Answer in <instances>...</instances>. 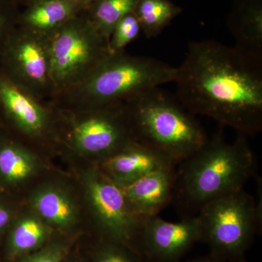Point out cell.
Returning <instances> with one entry per match:
<instances>
[{"label": "cell", "instance_id": "5bb4252c", "mask_svg": "<svg viewBox=\"0 0 262 262\" xmlns=\"http://www.w3.org/2000/svg\"><path fill=\"white\" fill-rule=\"evenodd\" d=\"M227 24L234 47L262 61V0H234Z\"/></svg>", "mask_w": 262, "mask_h": 262}, {"label": "cell", "instance_id": "4fadbf2b", "mask_svg": "<svg viewBox=\"0 0 262 262\" xmlns=\"http://www.w3.org/2000/svg\"><path fill=\"white\" fill-rule=\"evenodd\" d=\"M175 179V167H168L120 187L133 213L144 220L158 215L173 201Z\"/></svg>", "mask_w": 262, "mask_h": 262}, {"label": "cell", "instance_id": "603a6c76", "mask_svg": "<svg viewBox=\"0 0 262 262\" xmlns=\"http://www.w3.org/2000/svg\"><path fill=\"white\" fill-rule=\"evenodd\" d=\"M67 253V245L56 241L18 258L16 262H63Z\"/></svg>", "mask_w": 262, "mask_h": 262}, {"label": "cell", "instance_id": "9c48e42d", "mask_svg": "<svg viewBox=\"0 0 262 262\" xmlns=\"http://www.w3.org/2000/svg\"><path fill=\"white\" fill-rule=\"evenodd\" d=\"M83 181L86 199L103 239L139 253L138 238L143 220L131 211L121 188L98 167L86 170Z\"/></svg>", "mask_w": 262, "mask_h": 262}, {"label": "cell", "instance_id": "ffe728a7", "mask_svg": "<svg viewBox=\"0 0 262 262\" xmlns=\"http://www.w3.org/2000/svg\"><path fill=\"white\" fill-rule=\"evenodd\" d=\"M137 0H98L93 5L90 21L101 37L110 39L116 24L134 11Z\"/></svg>", "mask_w": 262, "mask_h": 262}, {"label": "cell", "instance_id": "83f0119b", "mask_svg": "<svg viewBox=\"0 0 262 262\" xmlns=\"http://www.w3.org/2000/svg\"><path fill=\"white\" fill-rule=\"evenodd\" d=\"M39 1H42V0H36V3H37V2H39Z\"/></svg>", "mask_w": 262, "mask_h": 262}, {"label": "cell", "instance_id": "d6986e66", "mask_svg": "<svg viewBox=\"0 0 262 262\" xmlns=\"http://www.w3.org/2000/svg\"><path fill=\"white\" fill-rule=\"evenodd\" d=\"M134 13L147 38L159 35L162 31L182 12L170 0H137Z\"/></svg>", "mask_w": 262, "mask_h": 262}, {"label": "cell", "instance_id": "ba28073f", "mask_svg": "<svg viewBox=\"0 0 262 262\" xmlns=\"http://www.w3.org/2000/svg\"><path fill=\"white\" fill-rule=\"evenodd\" d=\"M0 68L42 102L54 98L48 35L23 26L13 29L0 53Z\"/></svg>", "mask_w": 262, "mask_h": 262}, {"label": "cell", "instance_id": "8992f818", "mask_svg": "<svg viewBox=\"0 0 262 262\" xmlns=\"http://www.w3.org/2000/svg\"><path fill=\"white\" fill-rule=\"evenodd\" d=\"M48 37L55 96L80 83L111 53L89 18H72Z\"/></svg>", "mask_w": 262, "mask_h": 262}, {"label": "cell", "instance_id": "44dd1931", "mask_svg": "<svg viewBox=\"0 0 262 262\" xmlns=\"http://www.w3.org/2000/svg\"><path fill=\"white\" fill-rule=\"evenodd\" d=\"M141 32V24L134 11L124 16L116 24L108 39L110 53L125 51V48L139 37Z\"/></svg>", "mask_w": 262, "mask_h": 262}, {"label": "cell", "instance_id": "8fae6325", "mask_svg": "<svg viewBox=\"0 0 262 262\" xmlns=\"http://www.w3.org/2000/svg\"><path fill=\"white\" fill-rule=\"evenodd\" d=\"M198 241L201 229L196 215L178 222L155 215L143 220L138 250L147 262H179Z\"/></svg>", "mask_w": 262, "mask_h": 262}, {"label": "cell", "instance_id": "d4e9b609", "mask_svg": "<svg viewBox=\"0 0 262 262\" xmlns=\"http://www.w3.org/2000/svg\"><path fill=\"white\" fill-rule=\"evenodd\" d=\"M13 29L14 27L10 26L8 17L0 8V53Z\"/></svg>", "mask_w": 262, "mask_h": 262}, {"label": "cell", "instance_id": "277c9868", "mask_svg": "<svg viewBox=\"0 0 262 262\" xmlns=\"http://www.w3.org/2000/svg\"><path fill=\"white\" fill-rule=\"evenodd\" d=\"M135 141L179 164L209 138L193 114L159 88L125 103Z\"/></svg>", "mask_w": 262, "mask_h": 262}, {"label": "cell", "instance_id": "5b68a950", "mask_svg": "<svg viewBox=\"0 0 262 262\" xmlns=\"http://www.w3.org/2000/svg\"><path fill=\"white\" fill-rule=\"evenodd\" d=\"M196 216L201 241L209 246L210 254L231 262H244L245 254L262 227L256 201L244 189L208 202Z\"/></svg>", "mask_w": 262, "mask_h": 262}, {"label": "cell", "instance_id": "ac0fdd59", "mask_svg": "<svg viewBox=\"0 0 262 262\" xmlns=\"http://www.w3.org/2000/svg\"><path fill=\"white\" fill-rule=\"evenodd\" d=\"M81 0H42L37 2L22 18L23 27L50 35L75 18Z\"/></svg>", "mask_w": 262, "mask_h": 262}, {"label": "cell", "instance_id": "cb8c5ba5", "mask_svg": "<svg viewBox=\"0 0 262 262\" xmlns=\"http://www.w3.org/2000/svg\"><path fill=\"white\" fill-rule=\"evenodd\" d=\"M5 193L0 192V236L8 232L15 218L14 208Z\"/></svg>", "mask_w": 262, "mask_h": 262}, {"label": "cell", "instance_id": "2e32d148", "mask_svg": "<svg viewBox=\"0 0 262 262\" xmlns=\"http://www.w3.org/2000/svg\"><path fill=\"white\" fill-rule=\"evenodd\" d=\"M30 204L34 213L50 227L67 229L77 223V206L63 188L55 185L39 188L31 196Z\"/></svg>", "mask_w": 262, "mask_h": 262}, {"label": "cell", "instance_id": "e0dca14e", "mask_svg": "<svg viewBox=\"0 0 262 262\" xmlns=\"http://www.w3.org/2000/svg\"><path fill=\"white\" fill-rule=\"evenodd\" d=\"M51 232V227L35 213L15 216L7 232V257L16 260L37 251L46 244Z\"/></svg>", "mask_w": 262, "mask_h": 262}, {"label": "cell", "instance_id": "4316f807", "mask_svg": "<svg viewBox=\"0 0 262 262\" xmlns=\"http://www.w3.org/2000/svg\"><path fill=\"white\" fill-rule=\"evenodd\" d=\"M98 0H81L82 3H84V5H94V3H96V2H98Z\"/></svg>", "mask_w": 262, "mask_h": 262}, {"label": "cell", "instance_id": "9a60e30c", "mask_svg": "<svg viewBox=\"0 0 262 262\" xmlns=\"http://www.w3.org/2000/svg\"><path fill=\"white\" fill-rule=\"evenodd\" d=\"M37 156L3 127L0 128V192L28 180L38 169Z\"/></svg>", "mask_w": 262, "mask_h": 262}, {"label": "cell", "instance_id": "30bf717a", "mask_svg": "<svg viewBox=\"0 0 262 262\" xmlns=\"http://www.w3.org/2000/svg\"><path fill=\"white\" fill-rule=\"evenodd\" d=\"M56 116L50 103L42 102L12 80L0 68V121L34 140L51 134Z\"/></svg>", "mask_w": 262, "mask_h": 262}, {"label": "cell", "instance_id": "7a4b0ae2", "mask_svg": "<svg viewBox=\"0 0 262 262\" xmlns=\"http://www.w3.org/2000/svg\"><path fill=\"white\" fill-rule=\"evenodd\" d=\"M256 171V158L246 136L238 134L230 143L220 131L179 163L173 201L184 218L193 216L212 200L244 189Z\"/></svg>", "mask_w": 262, "mask_h": 262}, {"label": "cell", "instance_id": "52a82bcc", "mask_svg": "<svg viewBox=\"0 0 262 262\" xmlns=\"http://www.w3.org/2000/svg\"><path fill=\"white\" fill-rule=\"evenodd\" d=\"M55 108L67 122V143L79 154L100 162L135 141L125 103L77 111Z\"/></svg>", "mask_w": 262, "mask_h": 262}, {"label": "cell", "instance_id": "484cf974", "mask_svg": "<svg viewBox=\"0 0 262 262\" xmlns=\"http://www.w3.org/2000/svg\"><path fill=\"white\" fill-rule=\"evenodd\" d=\"M187 262H231L226 261V260L222 259V258L215 257L213 255L210 254L209 256H205V257H201L196 258V259L191 260Z\"/></svg>", "mask_w": 262, "mask_h": 262}, {"label": "cell", "instance_id": "f546056e", "mask_svg": "<svg viewBox=\"0 0 262 262\" xmlns=\"http://www.w3.org/2000/svg\"><path fill=\"white\" fill-rule=\"evenodd\" d=\"M71 262H80V261H71Z\"/></svg>", "mask_w": 262, "mask_h": 262}, {"label": "cell", "instance_id": "7402d4cb", "mask_svg": "<svg viewBox=\"0 0 262 262\" xmlns=\"http://www.w3.org/2000/svg\"><path fill=\"white\" fill-rule=\"evenodd\" d=\"M141 254L125 245L103 239L95 249L93 262H144Z\"/></svg>", "mask_w": 262, "mask_h": 262}, {"label": "cell", "instance_id": "6da1fadb", "mask_svg": "<svg viewBox=\"0 0 262 262\" xmlns=\"http://www.w3.org/2000/svg\"><path fill=\"white\" fill-rule=\"evenodd\" d=\"M177 99L193 115L239 134L262 130V61L215 40L189 43L177 67Z\"/></svg>", "mask_w": 262, "mask_h": 262}, {"label": "cell", "instance_id": "f1b7e54d", "mask_svg": "<svg viewBox=\"0 0 262 262\" xmlns=\"http://www.w3.org/2000/svg\"><path fill=\"white\" fill-rule=\"evenodd\" d=\"M2 127V124H1V121H0V128H1Z\"/></svg>", "mask_w": 262, "mask_h": 262}, {"label": "cell", "instance_id": "3957f363", "mask_svg": "<svg viewBox=\"0 0 262 262\" xmlns=\"http://www.w3.org/2000/svg\"><path fill=\"white\" fill-rule=\"evenodd\" d=\"M177 67L125 51L110 55L85 79L57 94L50 104L62 110H89L125 103L162 84L174 82Z\"/></svg>", "mask_w": 262, "mask_h": 262}, {"label": "cell", "instance_id": "7c38bea8", "mask_svg": "<svg viewBox=\"0 0 262 262\" xmlns=\"http://www.w3.org/2000/svg\"><path fill=\"white\" fill-rule=\"evenodd\" d=\"M99 163L98 168L119 187L155 170L177 165L158 150L136 141Z\"/></svg>", "mask_w": 262, "mask_h": 262}]
</instances>
